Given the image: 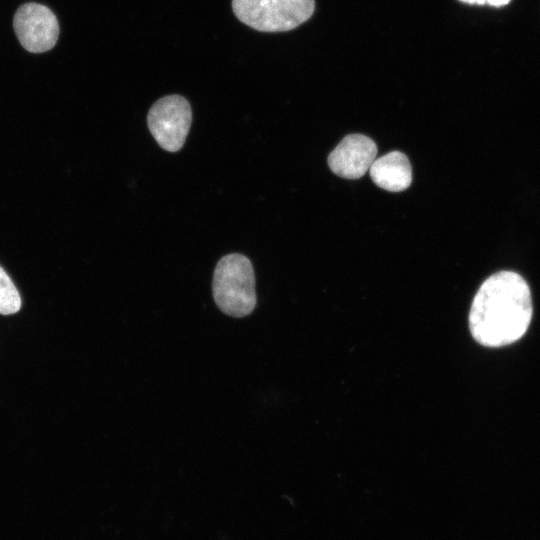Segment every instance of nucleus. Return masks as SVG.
<instances>
[{
  "instance_id": "2",
  "label": "nucleus",
  "mask_w": 540,
  "mask_h": 540,
  "mask_svg": "<svg viewBox=\"0 0 540 540\" xmlns=\"http://www.w3.org/2000/svg\"><path fill=\"white\" fill-rule=\"evenodd\" d=\"M212 291L217 307L224 314L234 318L251 314L257 298L250 260L239 253L223 256L214 271Z\"/></svg>"
},
{
  "instance_id": "6",
  "label": "nucleus",
  "mask_w": 540,
  "mask_h": 540,
  "mask_svg": "<svg viewBox=\"0 0 540 540\" xmlns=\"http://www.w3.org/2000/svg\"><path fill=\"white\" fill-rule=\"evenodd\" d=\"M377 154L375 142L362 134L344 137L328 156L333 173L345 179H358L370 168Z\"/></svg>"
},
{
  "instance_id": "1",
  "label": "nucleus",
  "mask_w": 540,
  "mask_h": 540,
  "mask_svg": "<svg viewBox=\"0 0 540 540\" xmlns=\"http://www.w3.org/2000/svg\"><path fill=\"white\" fill-rule=\"evenodd\" d=\"M532 312L531 292L524 278L516 272L500 271L488 277L475 294L469 329L479 344L502 347L526 333Z\"/></svg>"
},
{
  "instance_id": "8",
  "label": "nucleus",
  "mask_w": 540,
  "mask_h": 540,
  "mask_svg": "<svg viewBox=\"0 0 540 540\" xmlns=\"http://www.w3.org/2000/svg\"><path fill=\"white\" fill-rule=\"evenodd\" d=\"M20 308V294L11 278L0 266V314H15L20 310Z\"/></svg>"
},
{
  "instance_id": "3",
  "label": "nucleus",
  "mask_w": 540,
  "mask_h": 540,
  "mask_svg": "<svg viewBox=\"0 0 540 540\" xmlns=\"http://www.w3.org/2000/svg\"><path fill=\"white\" fill-rule=\"evenodd\" d=\"M235 16L261 32H284L306 22L314 13L315 0H232Z\"/></svg>"
},
{
  "instance_id": "4",
  "label": "nucleus",
  "mask_w": 540,
  "mask_h": 540,
  "mask_svg": "<svg viewBox=\"0 0 540 540\" xmlns=\"http://www.w3.org/2000/svg\"><path fill=\"white\" fill-rule=\"evenodd\" d=\"M191 122L192 110L188 100L176 94L157 100L147 115L152 136L168 152H177L183 147Z\"/></svg>"
},
{
  "instance_id": "7",
  "label": "nucleus",
  "mask_w": 540,
  "mask_h": 540,
  "mask_svg": "<svg viewBox=\"0 0 540 540\" xmlns=\"http://www.w3.org/2000/svg\"><path fill=\"white\" fill-rule=\"evenodd\" d=\"M369 173L378 187L391 192L403 191L412 182L411 164L407 156L399 151H392L375 159Z\"/></svg>"
},
{
  "instance_id": "9",
  "label": "nucleus",
  "mask_w": 540,
  "mask_h": 540,
  "mask_svg": "<svg viewBox=\"0 0 540 540\" xmlns=\"http://www.w3.org/2000/svg\"><path fill=\"white\" fill-rule=\"evenodd\" d=\"M467 4H478L485 5L488 4L493 7H501L507 5L511 0H459Z\"/></svg>"
},
{
  "instance_id": "5",
  "label": "nucleus",
  "mask_w": 540,
  "mask_h": 540,
  "mask_svg": "<svg viewBox=\"0 0 540 540\" xmlns=\"http://www.w3.org/2000/svg\"><path fill=\"white\" fill-rule=\"evenodd\" d=\"M13 26L21 45L32 53L52 49L59 36L55 14L48 7L38 3L21 5L14 15Z\"/></svg>"
}]
</instances>
